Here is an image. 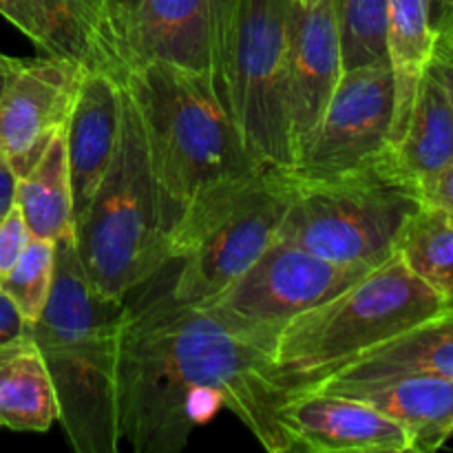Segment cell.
<instances>
[{
    "mask_svg": "<svg viewBox=\"0 0 453 453\" xmlns=\"http://www.w3.org/2000/svg\"><path fill=\"white\" fill-rule=\"evenodd\" d=\"M18 65V62H16ZM13 65V66H16ZM12 66V69H13ZM12 69H7V71H0V97H3V93H4V87H7V80H9V73H12Z\"/></svg>",
    "mask_w": 453,
    "mask_h": 453,
    "instance_id": "36",
    "label": "cell"
},
{
    "mask_svg": "<svg viewBox=\"0 0 453 453\" xmlns=\"http://www.w3.org/2000/svg\"><path fill=\"white\" fill-rule=\"evenodd\" d=\"M442 310L441 296L396 252L332 299L296 314L268 352L301 389Z\"/></svg>",
    "mask_w": 453,
    "mask_h": 453,
    "instance_id": "5",
    "label": "cell"
},
{
    "mask_svg": "<svg viewBox=\"0 0 453 453\" xmlns=\"http://www.w3.org/2000/svg\"><path fill=\"white\" fill-rule=\"evenodd\" d=\"M425 69L441 84L453 109V44H434L432 56H429Z\"/></svg>",
    "mask_w": 453,
    "mask_h": 453,
    "instance_id": "29",
    "label": "cell"
},
{
    "mask_svg": "<svg viewBox=\"0 0 453 453\" xmlns=\"http://www.w3.org/2000/svg\"><path fill=\"white\" fill-rule=\"evenodd\" d=\"M58 416L56 388L29 330L0 343V427L42 434Z\"/></svg>",
    "mask_w": 453,
    "mask_h": 453,
    "instance_id": "19",
    "label": "cell"
},
{
    "mask_svg": "<svg viewBox=\"0 0 453 453\" xmlns=\"http://www.w3.org/2000/svg\"><path fill=\"white\" fill-rule=\"evenodd\" d=\"M16 62H18V58H9V56H4V53H0V71L12 69Z\"/></svg>",
    "mask_w": 453,
    "mask_h": 453,
    "instance_id": "35",
    "label": "cell"
},
{
    "mask_svg": "<svg viewBox=\"0 0 453 453\" xmlns=\"http://www.w3.org/2000/svg\"><path fill=\"white\" fill-rule=\"evenodd\" d=\"M392 159L420 195L453 162V109L427 69L420 75L405 131L392 146Z\"/></svg>",
    "mask_w": 453,
    "mask_h": 453,
    "instance_id": "20",
    "label": "cell"
},
{
    "mask_svg": "<svg viewBox=\"0 0 453 453\" xmlns=\"http://www.w3.org/2000/svg\"><path fill=\"white\" fill-rule=\"evenodd\" d=\"M31 242V233L27 228V221L22 217L20 208L13 202V206L4 212L0 219V281L9 274V270L16 265L20 255L25 252L27 243Z\"/></svg>",
    "mask_w": 453,
    "mask_h": 453,
    "instance_id": "27",
    "label": "cell"
},
{
    "mask_svg": "<svg viewBox=\"0 0 453 453\" xmlns=\"http://www.w3.org/2000/svg\"><path fill=\"white\" fill-rule=\"evenodd\" d=\"M295 451L312 453H407L410 436L389 416L354 396L296 392L281 407Z\"/></svg>",
    "mask_w": 453,
    "mask_h": 453,
    "instance_id": "12",
    "label": "cell"
},
{
    "mask_svg": "<svg viewBox=\"0 0 453 453\" xmlns=\"http://www.w3.org/2000/svg\"><path fill=\"white\" fill-rule=\"evenodd\" d=\"M16 181L18 175L13 173V168L9 166L7 159L0 155V219L4 217V212L13 206L16 202Z\"/></svg>",
    "mask_w": 453,
    "mask_h": 453,
    "instance_id": "32",
    "label": "cell"
},
{
    "mask_svg": "<svg viewBox=\"0 0 453 453\" xmlns=\"http://www.w3.org/2000/svg\"><path fill=\"white\" fill-rule=\"evenodd\" d=\"M16 203L31 237L58 242L75 233L66 127L51 137L38 162L18 177Z\"/></svg>",
    "mask_w": 453,
    "mask_h": 453,
    "instance_id": "21",
    "label": "cell"
},
{
    "mask_svg": "<svg viewBox=\"0 0 453 453\" xmlns=\"http://www.w3.org/2000/svg\"><path fill=\"white\" fill-rule=\"evenodd\" d=\"M292 180L264 173L180 259L171 296L180 303L203 305L242 277L279 237L290 202Z\"/></svg>",
    "mask_w": 453,
    "mask_h": 453,
    "instance_id": "10",
    "label": "cell"
},
{
    "mask_svg": "<svg viewBox=\"0 0 453 453\" xmlns=\"http://www.w3.org/2000/svg\"><path fill=\"white\" fill-rule=\"evenodd\" d=\"M75 248L88 281L119 299L171 264L144 128L124 82L113 159L75 221Z\"/></svg>",
    "mask_w": 453,
    "mask_h": 453,
    "instance_id": "4",
    "label": "cell"
},
{
    "mask_svg": "<svg viewBox=\"0 0 453 453\" xmlns=\"http://www.w3.org/2000/svg\"><path fill=\"white\" fill-rule=\"evenodd\" d=\"M292 180L279 239L323 259L376 268L398 252L423 195L385 157L326 180Z\"/></svg>",
    "mask_w": 453,
    "mask_h": 453,
    "instance_id": "6",
    "label": "cell"
},
{
    "mask_svg": "<svg viewBox=\"0 0 453 453\" xmlns=\"http://www.w3.org/2000/svg\"><path fill=\"white\" fill-rule=\"evenodd\" d=\"M133 66L168 62L202 71L215 82V27L211 0H140L128 20Z\"/></svg>",
    "mask_w": 453,
    "mask_h": 453,
    "instance_id": "14",
    "label": "cell"
},
{
    "mask_svg": "<svg viewBox=\"0 0 453 453\" xmlns=\"http://www.w3.org/2000/svg\"><path fill=\"white\" fill-rule=\"evenodd\" d=\"M367 270L323 259L277 237L242 277L199 308L268 349L288 321L339 295Z\"/></svg>",
    "mask_w": 453,
    "mask_h": 453,
    "instance_id": "8",
    "label": "cell"
},
{
    "mask_svg": "<svg viewBox=\"0 0 453 453\" xmlns=\"http://www.w3.org/2000/svg\"><path fill=\"white\" fill-rule=\"evenodd\" d=\"M310 392L343 394L370 403L405 429L411 453L441 449L453 436V379L449 376L405 374L372 383L317 388Z\"/></svg>",
    "mask_w": 453,
    "mask_h": 453,
    "instance_id": "16",
    "label": "cell"
},
{
    "mask_svg": "<svg viewBox=\"0 0 453 453\" xmlns=\"http://www.w3.org/2000/svg\"><path fill=\"white\" fill-rule=\"evenodd\" d=\"M434 44H453V0H425Z\"/></svg>",
    "mask_w": 453,
    "mask_h": 453,
    "instance_id": "28",
    "label": "cell"
},
{
    "mask_svg": "<svg viewBox=\"0 0 453 453\" xmlns=\"http://www.w3.org/2000/svg\"><path fill=\"white\" fill-rule=\"evenodd\" d=\"M398 255L441 296L445 310L453 308V219L449 215L423 203L403 233Z\"/></svg>",
    "mask_w": 453,
    "mask_h": 453,
    "instance_id": "23",
    "label": "cell"
},
{
    "mask_svg": "<svg viewBox=\"0 0 453 453\" xmlns=\"http://www.w3.org/2000/svg\"><path fill=\"white\" fill-rule=\"evenodd\" d=\"M84 73L82 65L60 56L18 60L12 69L0 97V155L18 177L66 127Z\"/></svg>",
    "mask_w": 453,
    "mask_h": 453,
    "instance_id": "11",
    "label": "cell"
},
{
    "mask_svg": "<svg viewBox=\"0 0 453 453\" xmlns=\"http://www.w3.org/2000/svg\"><path fill=\"white\" fill-rule=\"evenodd\" d=\"M299 385L273 354L199 305L171 292L127 305L118 370L122 442L137 453L184 449L211 411L224 405L270 453L295 451L281 407Z\"/></svg>",
    "mask_w": 453,
    "mask_h": 453,
    "instance_id": "1",
    "label": "cell"
},
{
    "mask_svg": "<svg viewBox=\"0 0 453 453\" xmlns=\"http://www.w3.org/2000/svg\"><path fill=\"white\" fill-rule=\"evenodd\" d=\"M127 301L104 295L80 264L75 233L56 242V281L40 319L38 343L58 396V423L78 453H118L119 343Z\"/></svg>",
    "mask_w": 453,
    "mask_h": 453,
    "instance_id": "3",
    "label": "cell"
},
{
    "mask_svg": "<svg viewBox=\"0 0 453 453\" xmlns=\"http://www.w3.org/2000/svg\"><path fill=\"white\" fill-rule=\"evenodd\" d=\"M343 69L389 62L388 0H332Z\"/></svg>",
    "mask_w": 453,
    "mask_h": 453,
    "instance_id": "24",
    "label": "cell"
},
{
    "mask_svg": "<svg viewBox=\"0 0 453 453\" xmlns=\"http://www.w3.org/2000/svg\"><path fill=\"white\" fill-rule=\"evenodd\" d=\"M396 82L389 62L343 71L290 177L326 180L367 166L392 149Z\"/></svg>",
    "mask_w": 453,
    "mask_h": 453,
    "instance_id": "9",
    "label": "cell"
},
{
    "mask_svg": "<svg viewBox=\"0 0 453 453\" xmlns=\"http://www.w3.org/2000/svg\"><path fill=\"white\" fill-rule=\"evenodd\" d=\"M49 22L51 56L124 80L133 66L131 18L113 0H38Z\"/></svg>",
    "mask_w": 453,
    "mask_h": 453,
    "instance_id": "17",
    "label": "cell"
},
{
    "mask_svg": "<svg viewBox=\"0 0 453 453\" xmlns=\"http://www.w3.org/2000/svg\"><path fill=\"white\" fill-rule=\"evenodd\" d=\"M228 0H211L212 27H215V88L219 93V62H221V34H224V18ZM221 97V96H219Z\"/></svg>",
    "mask_w": 453,
    "mask_h": 453,
    "instance_id": "33",
    "label": "cell"
},
{
    "mask_svg": "<svg viewBox=\"0 0 453 453\" xmlns=\"http://www.w3.org/2000/svg\"><path fill=\"white\" fill-rule=\"evenodd\" d=\"M115 4H118L119 9H122L124 13H127L128 18H131V13H133V9L137 7V3H140V0H113Z\"/></svg>",
    "mask_w": 453,
    "mask_h": 453,
    "instance_id": "34",
    "label": "cell"
},
{
    "mask_svg": "<svg viewBox=\"0 0 453 453\" xmlns=\"http://www.w3.org/2000/svg\"><path fill=\"white\" fill-rule=\"evenodd\" d=\"M53 281H56V242L31 237L20 259L0 281V288L13 301L22 321L29 327L47 308Z\"/></svg>",
    "mask_w": 453,
    "mask_h": 453,
    "instance_id": "25",
    "label": "cell"
},
{
    "mask_svg": "<svg viewBox=\"0 0 453 453\" xmlns=\"http://www.w3.org/2000/svg\"><path fill=\"white\" fill-rule=\"evenodd\" d=\"M27 330L25 321H22L20 312L13 305V301L4 295V290L0 288V343L13 339V336L22 334Z\"/></svg>",
    "mask_w": 453,
    "mask_h": 453,
    "instance_id": "31",
    "label": "cell"
},
{
    "mask_svg": "<svg viewBox=\"0 0 453 453\" xmlns=\"http://www.w3.org/2000/svg\"><path fill=\"white\" fill-rule=\"evenodd\" d=\"M122 82L144 128L168 255L180 261L203 230L268 171L248 155L208 73L146 62L128 71Z\"/></svg>",
    "mask_w": 453,
    "mask_h": 453,
    "instance_id": "2",
    "label": "cell"
},
{
    "mask_svg": "<svg viewBox=\"0 0 453 453\" xmlns=\"http://www.w3.org/2000/svg\"><path fill=\"white\" fill-rule=\"evenodd\" d=\"M343 71L334 3L292 0L290 124L295 159L317 127Z\"/></svg>",
    "mask_w": 453,
    "mask_h": 453,
    "instance_id": "13",
    "label": "cell"
},
{
    "mask_svg": "<svg viewBox=\"0 0 453 453\" xmlns=\"http://www.w3.org/2000/svg\"><path fill=\"white\" fill-rule=\"evenodd\" d=\"M405 374H438L453 379V308L357 354L299 392L332 385L372 383Z\"/></svg>",
    "mask_w": 453,
    "mask_h": 453,
    "instance_id": "18",
    "label": "cell"
},
{
    "mask_svg": "<svg viewBox=\"0 0 453 453\" xmlns=\"http://www.w3.org/2000/svg\"><path fill=\"white\" fill-rule=\"evenodd\" d=\"M292 0H228L221 34L219 96L248 155L268 173L290 175Z\"/></svg>",
    "mask_w": 453,
    "mask_h": 453,
    "instance_id": "7",
    "label": "cell"
},
{
    "mask_svg": "<svg viewBox=\"0 0 453 453\" xmlns=\"http://www.w3.org/2000/svg\"><path fill=\"white\" fill-rule=\"evenodd\" d=\"M122 80L104 71H87L80 82L75 104L66 119L73 217H82L91 203L111 159L119 131Z\"/></svg>",
    "mask_w": 453,
    "mask_h": 453,
    "instance_id": "15",
    "label": "cell"
},
{
    "mask_svg": "<svg viewBox=\"0 0 453 453\" xmlns=\"http://www.w3.org/2000/svg\"><path fill=\"white\" fill-rule=\"evenodd\" d=\"M423 202L453 219V162L429 184V188L423 193Z\"/></svg>",
    "mask_w": 453,
    "mask_h": 453,
    "instance_id": "30",
    "label": "cell"
},
{
    "mask_svg": "<svg viewBox=\"0 0 453 453\" xmlns=\"http://www.w3.org/2000/svg\"><path fill=\"white\" fill-rule=\"evenodd\" d=\"M0 16L22 31L44 56H51L49 22L38 0H0Z\"/></svg>",
    "mask_w": 453,
    "mask_h": 453,
    "instance_id": "26",
    "label": "cell"
},
{
    "mask_svg": "<svg viewBox=\"0 0 453 453\" xmlns=\"http://www.w3.org/2000/svg\"><path fill=\"white\" fill-rule=\"evenodd\" d=\"M432 49L434 38L427 25L425 0H388V51L396 82L392 146L405 131L416 88Z\"/></svg>",
    "mask_w": 453,
    "mask_h": 453,
    "instance_id": "22",
    "label": "cell"
}]
</instances>
